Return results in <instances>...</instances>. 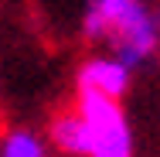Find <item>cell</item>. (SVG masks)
I'll list each match as a JSON object with an SVG mask.
<instances>
[{"instance_id": "cell-1", "label": "cell", "mask_w": 160, "mask_h": 157, "mask_svg": "<svg viewBox=\"0 0 160 157\" xmlns=\"http://www.w3.org/2000/svg\"><path fill=\"white\" fill-rule=\"evenodd\" d=\"M82 28L96 41L109 38L123 68L140 65L157 48V21L140 0H92Z\"/></svg>"}, {"instance_id": "cell-2", "label": "cell", "mask_w": 160, "mask_h": 157, "mask_svg": "<svg viewBox=\"0 0 160 157\" xmlns=\"http://www.w3.org/2000/svg\"><path fill=\"white\" fill-rule=\"evenodd\" d=\"M75 113L89 130V157H133V137L119 102L96 92H78Z\"/></svg>"}, {"instance_id": "cell-3", "label": "cell", "mask_w": 160, "mask_h": 157, "mask_svg": "<svg viewBox=\"0 0 160 157\" xmlns=\"http://www.w3.org/2000/svg\"><path fill=\"white\" fill-rule=\"evenodd\" d=\"M126 86H129V68H123L116 58H92L78 72V92H96L112 102L126 92Z\"/></svg>"}, {"instance_id": "cell-4", "label": "cell", "mask_w": 160, "mask_h": 157, "mask_svg": "<svg viewBox=\"0 0 160 157\" xmlns=\"http://www.w3.org/2000/svg\"><path fill=\"white\" fill-rule=\"evenodd\" d=\"M51 137H55V144L62 147L65 154L89 157V130H85V123H82L78 113H62L51 123Z\"/></svg>"}, {"instance_id": "cell-5", "label": "cell", "mask_w": 160, "mask_h": 157, "mask_svg": "<svg viewBox=\"0 0 160 157\" xmlns=\"http://www.w3.org/2000/svg\"><path fill=\"white\" fill-rule=\"evenodd\" d=\"M0 157H44V147H41V140L31 137V133H10V137L3 140Z\"/></svg>"}]
</instances>
